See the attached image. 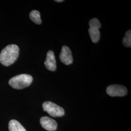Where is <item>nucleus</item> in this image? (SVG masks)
<instances>
[{
  "label": "nucleus",
  "mask_w": 131,
  "mask_h": 131,
  "mask_svg": "<svg viewBox=\"0 0 131 131\" xmlns=\"http://www.w3.org/2000/svg\"><path fill=\"white\" fill-rule=\"evenodd\" d=\"M19 48L15 44H10L2 51L0 53V62L5 66L13 64L19 55Z\"/></svg>",
  "instance_id": "f257e3e1"
},
{
  "label": "nucleus",
  "mask_w": 131,
  "mask_h": 131,
  "mask_svg": "<svg viewBox=\"0 0 131 131\" xmlns=\"http://www.w3.org/2000/svg\"><path fill=\"white\" fill-rule=\"evenodd\" d=\"M33 80L32 76L27 74H22L12 78L9 81V84L15 89H23L31 84Z\"/></svg>",
  "instance_id": "f03ea898"
},
{
  "label": "nucleus",
  "mask_w": 131,
  "mask_h": 131,
  "mask_svg": "<svg viewBox=\"0 0 131 131\" xmlns=\"http://www.w3.org/2000/svg\"><path fill=\"white\" fill-rule=\"evenodd\" d=\"M43 110L52 117H59L64 115L65 111L62 107L51 102H45L42 104Z\"/></svg>",
  "instance_id": "7ed1b4c3"
},
{
  "label": "nucleus",
  "mask_w": 131,
  "mask_h": 131,
  "mask_svg": "<svg viewBox=\"0 0 131 131\" xmlns=\"http://www.w3.org/2000/svg\"><path fill=\"white\" fill-rule=\"evenodd\" d=\"M106 92L111 97H122L126 95L127 89L123 85L113 84L108 86Z\"/></svg>",
  "instance_id": "20e7f679"
},
{
  "label": "nucleus",
  "mask_w": 131,
  "mask_h": 131,
  "mask_svg": "<svg viewBox=\"0 0 131 131\" xmlns=\"http://www.w3.org/2000/svg\"><path fill=\"white\" fill-rule=\"evenodd\" d=\"M59 58L60 61L66 65L71 64L73 60L70 49L67 46H64L62 48Z\"/></svg>",
  "instance_id": "39448f33"
},
{
  "label": "nucleus",
  "mask_w": 131,
  "mask_h": 131,
  "mask_svg": "<svg viewBox=\"0 0 131 131\" xmlns=\"http://www.w3.org/2000/svg\"><path fill=\"white\" fill-rule=\"evenodd\" d=\"M40 123L42 127L47 131H55L57 127L56 121L48 117H41L40 120Z\"/></svg>",
  "instance_id": "423d86ee"
},
{
  "label": "nucleus",
  "mask_w": 131,
  "mask_h": 131,
  "mask_svg": "<svg viewBox=\"0 0 131 131\" xmlns=\"http://www.w3.org/2000/svg\"><path fill=\"white\" fill-rule=\"evenodd\" d=\"M44 64L48 70L54 71L56 70V57L54 52L52 51H49L47 52L46 60Z\"/></svg>",
  "instance_id": "0eeeda50"
},
{
  "label": "nucleus",
  "mask_w": 131,
  "mask_h": 131,
  "mask_svg": "<svg viewBox=\"0 0 131 131\" xmlns=\"http://www.w3.org/2000/svg\"><path fill=\"white\" fill-rule=\"evenodd\" d=\"M8 128L9 131H26L24 127L16 120H11L9 123Z\"/></svg>",
  "instance_id": "6e6552de"
},
{
  "label": "nucleus",
  "mask_w": 131,
  "mask_h": 131,
  "mask_svg": "<svg viewBox=\"0 0 131 131\" xmlns=\"http://www.w3.org/2000/svg\"><path fill=\"white\" fill-rule=\"evenodd\" d=\"M89 33L92 42L94 43L98 42L100 38V32L99 29L89 28Z\"/></svg>",
  "instance_id": "1a4fd4ad"
},
{
  "label": "nucleus",
  "mask_w": 131,
  "mask_h": 131,
  "mask_svg": "<svg viewBox=\"0 0 131 131\" xmlns=\"http://www.w3.org/2000/svg\"><path fill=\"white\" fill-rule=\"evenodd\" d=\"M30 19L34 23L37 24H40L42 23L40 19V14L39 11L37 10L32 11L29 15Z\"/></svg>",
  "instance_id": "9d476101"
},
{
  "label": "nucleus",
  "mask_w": 131,
  "mask_h": 131,
  "mask_svg": "<svg viewBox=\"0 0 131 131\" xmlns=\"http://www.w3.org/2000/svg\"><path fill=\"white\" fill-rule=\"evenodd\" d=\"M123 44L125 47L130 48L131 47V30L127 31L125 37L123 39Z\"/></svg>",
  "instance_id": "9b49d317"
},
{
  "label": "nucleus",
  "mask_w": 131,
  "mask_h": 131,
  "mask_svg": "<svg viewBox=\"0 0 131 131\" xmlns=\"http://www.w3.org/2000/svg\"><path fill=\"white\" fill-rule=\"evenodd\" d=\"M89 25L90 28L96 29H99L101 27V23L98 19L96 18L91 19L89 21Z\"/></svg>",
  "instance_id": "f8f14e48"
},
{
  "label": "nucleus",
  "mask_w": 131,
  "mask_h": 131,
  "mask_svg": "<svg viewBox=\"0 0 131 131\" xmlns=\"http://www.w3.org/2000/svg\"><path fill=\"white\" fill-rule=\"evenodd\" d=\"M56 2H58V3H61V2H64V1H63V0H56Z\"/></svg>",
  "instance_id": "ddd939ff"
}]
</instances>
